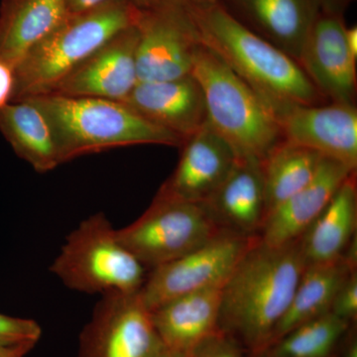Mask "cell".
I'll list each match as a JSON object with an SVG mask.
<instances>
[{
    "instance_id": "cell-1",
    "label": "cell",
    "mask_w": 357,
    "mask_h": 357,
    "mask_svg": "<svg viewBox=\"0 0 357 357\" xmlns=\"http://www.w3.org/2000/svg\"><path fill=\"white\" fill-rule=\"evenodd\" d=\"M306 266L299 241L269 246L255 236L222 289L220 332L246 354L266 351Z\"/></svg>"
},
{
    "instance_id": "cell-2",
    "label": "cell",
    "mask_w": 357,
    "mask_h": 357,
    "mask_svg": "<svg viewBox=\"0 0 357 357\" xmlns=\"http://www.w3.org/2000/svg\"><path fill=\"white\" fill-rule=\"evenodd\" d=\"M183 2L199 42L255 89L274 114L287 105L321 102L323 96L294 59L251 31L220 1Z\"/></svg>"
},
{
    "instance_id": "cell-3",
    "label": "cell",
    "mask_w": 357,
    "mask_h": 357,
    "mask_svg": "<svg viewBox=\"0 0 357 357\" xmlns=\"http://www.w3.org/2000/svg\"><path fill=\"white\" fill-rule=\"evenodd\" d=\"M50 124L60 163L133 145L182 147L184 141L143 119L126 103L45 93L27 98Z\"/></svg>"
},
{
    "instance_id": "cell-4",
    "label": "cell",
    "mask_w": 357,
    "mask_h": 357,
    "mask_svg": "<svg viewBox=\"0 0 357 357\" xmlns=\"http://www.w3.org/2000/svg\"><path fill=\"white\" fill-rule=\"evenodd\" d=\"M140 8L131 0H109L82 13H69L14 69L10 102L52 89L117 33L135 25Z\"/></svg>"
},
{
    "instance_id": "cell-5",
    "label": "cell",
    "mask_w": 357,
    "mask_h": 357,
    "mask_svg": "<svg viewBox=\"0 0 357 357\" xmlns=\"http://www.w3.org/2000/svg\"><path fill=\"white\" fill-rule=\"evenodd\" d=\"M191 75L203 89L208 126L237 158L264 161L283 140L271 107L201 42L195 51Z\"/></svg>"
},
{
    "instance_id": "cell-6",
    "label": "cell",
    "mask_w": 357,
    "mask_h": 357,
    "mask_svg": "<svg viewBox=\"0 0 357 357\" xmlns=\"http://www.w3.org/2000/svg\"><path fill=\"white\" fill-rule=\"evenodd\" d=\"M50 272L66 287L88 295L138 292L147 269L122 245L103 213L86 218L66 237Z\"/></svg>"
},
{
    "instance_id": "cell-7",
    "label": "cell",
    "mask_w": 357,
    "mask_h": 357,
    "mask_svg": "<svg viewBox=\"0 0 357 357\" xmlns=\"http://www.w3.org/2000/svg\"><path fill=\"white\" fill-rule=\"evenodd\" d=\"M222 229L204 204L155 196L141 217L116 229L117 237L147 270L191 252Z\"/></svg>"
},
{
    "instance_id": "cell-8",
    "label": "cell",
    "mask_w": 357,
    "mask_h": 357,
    "mask_svg": "<svg viewBox=\"0 0 357 357\" xmlns=\"http://www.w3.org/2000/svg\"><path fill=\"white\" fill-rule=\"evenodd\" d=\"M255 236L222 229L191 252L150 270L139 291L150 312L188 294L222 289Z\"/></svg>"
},
{
    "instance_id": "cell-9",
    "label": "cell",
    "mask_w": 357,
    "mask_h": 357,
    "mask_svg": "<svg viewBox=\"0 0 357 357\" xmlns=\"http://www.w3.org/2000/svg\"><path fill=\"white\" fill-rule=\"evenodd\" d=\"M138 29V82L167 81L190 76L199 43L184 2L156 0L140 8Z\"/></svg>"
},
{
    "instance_id": "cell-10",
    "label": "cell",
    "mask_w": 357,
    "mask_h": 357,
    "mask_svg": "<svg viewBox=\"0 0 357 357\" xmlns=\"http://www.w3.org/2000/svg\"><path fill=\"white\" fill-rule=\"evenodd\" d=\"M165 349L138 292L100 296L79 338L77 357H158Z\"/></svg>"
},
{
    "instance_id": "cell-11",
    "label": "cell",
    "mask_w": 357,
    "mask_h": 357,
    "mask_svg": "<svg viewBox=\"0 0 357 357\" xmlns=\"http://www.w3.org/2000/svg\"><path fill=\"white\" fill-rule=\"evenodd\" d=\"M283 139L357 168V109L354 103L293 105L275 112Z\"/></svg>"
},
{
    "instance_id": "cell-12",
    "label": "cell",
    "mask_w": 357,
    "mask_h": 357,
    "mask_svg": "<svg viewBox=\"0 0 357 357\" xmlns=\"http://www.w3.org/2000/svg\"><path fill=\"white\" fill-rule=\"evenodd\" d=\"M138 38L136 24L117 33L48 93L123 102L138 83Z\"/></svg>"
},
{
    "instance_id": "cell-13",
    "label": "cell",
    "mask_w": 357,
    "mask_h": 357,
    "mask_svg": "<svg viewBox=\"0 0 357 357\" xmlns=\"http://www.w3.org/2000/svg\"><path fill=\"white\" fill-rule=\"evenodd\" d=\"M237 159L232 148L206 122L185 141L177 167L157 196L204 204L225 182Z\"/></svg>"
},
{
    "instance_id": "cell-14",
    "label": "cell",
    "mask_w": 357,
    "mask_h": 357,
    "mask_svg": "<svg viewBox=\"0 0 357 357\" xmlns=\"http://www.w3.org/2000/svg\"><path fill=\"white\" fill-rule=\"evenodd\" d=\"M344 16L319 13L303 49L299 65L321 96L354 103L356 59L345 41Z\"/></svg>"
},
{
    "instance_id": "cell-15",
    "label": "cell",
    "mask_w": 357,
    "mask_h": 357,
    "mask_svg": "<svg viewBox=\"0 0 357 357\" xmlns=\"http://www.w3.org/2000/svg\"><path fill=\"white\" fill-rule=\"evenodd\" d=\"M123 103L184 142L208 122L203 89L192 75L167 81L138 82Z\"/></svg>"
},
{
    "instance_id": "cell-16",
    "label": "cell",
    "mask_w": 357,
    "mask_h": 357,
    "mask_svg": "<svg viewBox=\"0 0 357 357\" xmlns=\"http://www.w3.org/2000/svg\"><path fill=\"white\" fill-rule=\"evenodd\" d=\"M237 20L299 64L319 0H218Z\"/></svg>"
},
{
    "instance_id": "cell-17",
    "label": "cell",
    "mask_w": 357,
    "mask_h": 357,
    "mask_svg": "<svg viewBox=\"0 0 357 357\" xmlns=\"http://www.w3.org/2000/svg\"><path fill=\"white\" fill-rule=\"evenodd\" d=\"M354 173L356 171L344 164L324 157L314 178L268 213L258 238L269 246L287 245L299 241L325 210L340 185Z\"/></svg>"
},
{
    "instance_id": "cell-18",
    "label": "cell",
    "mask_w": 357,
    "mask_h": 357,
    "mask_svg": "<svg viewBox=\"0 0 357 357\" xmlns=\"http://www.w3.org/2000/svg\"><path fill=\"white\" fill-rule=\"evenodd\" d=\"M204 206L220 229L257 236L266 215L262 162L237 159L225 182Z\"/></svg>"
},
{
    "instance_id": "cell-19",
    "label": "cell",
    "mask_w": 357,
    "mask_h": 357,
    "mask_svg": "<svg viewBox=\"0 0 357 357\" xmlns=\"http://www.w3.org/2000/svg\"><path fill=\"white\" fill-rule=\"evenodd\" d=\"M220 297L222 289L201 291L180 296L150 312L165 349L189 354L220 332Z\"/></svg>"
},
{
    "instance_id": "cell-20",
    "label": "cell",
    "mask_w": 357,
    "mask_h": 357,
    "mask_svg": "<svg viewBox=\"0 0 357 357\" xmlns=\"http://www.w3.org/2000/svg\"><path fill=\"white\" fill-rule=\"evenodd\" d=\"M68 13L67 0H1L0 61L15 69Z\"/></svg>"
},
{
    "instance_id": "cell-21",
    "label": "cell",
    "mask_w": 357,
    "mask_h": 357,
    "mask_svg": "<svg viewBox=\"0 0 357 357\" xmlns=\"http://www.w3.org/2000/svg\"><path fill=\"white\" fill-rule=\"evenodd\" d=\"M356 225L357 188L354 173L299 239L307 265L342 259L356 236Z\"/></svg>"
},
{
    "instance_id": "cell-22",
    "label": "cell",
    "mask_w": 357,
    "mask_h": 357,
    "mask_svg": "<svg viewBox=\"0 0 357 357\" xmlns=\"http://www.w3.org/2000/svg\"><path fill=\"white\" fill-rule=\"evenodd\" d=\"M0 131L16 155L36 172L48 173L61 165L50 124L32 102H9L0 109Z\"/></svg>"
},
{
    "instance_id": "cell-23",
    "label": "cell",
    "mask_w": 357,
    "mask_h": 357,
    "mask_svg": "<svg viewBox=\"0 0 357 357\" xmlns=\"http://www.w3.org/2000/svg\"><path fill=\"white\" fill-rule=\"evenodd\" d=\"M356 270L344 257L337 261L307 265L269 347L293 328L330 312L338 288Z\"/></svg>"
},
{
    "instance_id": "cell-24",
    "label": "cell",
    "mask_w": 357,
    "mask_h": 357,
    "mask_svg": "<svg viewBox=\"0 0 357 357\" xmlns=\"http://www.w3.org/2000/svg\"><path fill=\"white\" fill-rule=\"evenodd\" d=\"M323 159L318 152L284 139L270 152L262 162L265 218L314 178Z\"/></svg>"
},
{
    "instance_id": "cell-25",
    "label": "cell",
    "mask_w": 357,
    "mask_h": 357,
    "mask_svg": "<svg viewBox=\"0 0 357 357\" xmlns=\"http://www.w3.org/2000/svg\"><path fill=\"white\" fill-rule=\"evenodd\" d=\"M352 326L326 312L293 328L263 352L275 357H333Z\"/></svg>"
},
{
    "instance_id": "cell-26",
    "label": "cell",
    "mask_w": 357,
    "mask_h": 357,
    "mask_svg": "<svg viewBox=\"0 0 357 357\" xmlns=\"http://www.w3.org/2000/svg\"><path fill=\"white\" fill-rule=\"evenodd\" d=\"M41 337V326L34 319L0 314V347L20 344L36 347Z\"/></svg>"
},
{
    "instance_id": "cell-27",
    "label": "cell",
    "mask_w": 357,
    "mask_h": 357,
    "mask_svg": "<svg viewBox=\"0 0 357 357\" xmlns=\"http://www.w3.org/2000/svg\"><path fill=\"white\" fill-rule=\"evenodd\" d=\"M331 312L354 325L357 318V272H351L338 288Z\"/></svg>"
},
{
    "instance_id": "cell-28",
    "label": "cell",
    "mask_w": 357,
    "mask_h": 357,
    "mask_svg": "<svg viewBox=\"0 0 357 357\" xmlns=\"http://www.w3.org/2000/svg\"><path fill=\"white\" fill-rule=\"evenodd\" d=\"M188 357H246V354L236 342L218 332L197 345Z\"/></svg>"
},
{
    "instance_id": "cell-29",
    "label": "cell",
    "mask_w": 357,
    "mask_h": 357,
    "mask_svg": "<svg viewBox=\"0 0 357 357\" xmlns=\"http://www.w3.org/2000/svg\"><path fill=\"white\" fill-rule=\"evenodd\" d=\"M14 70L0 61V109L6 107L13 98Z\"/></svg>"
},
{
    "instance_id": "cell-30",
    "label": "cell",
    "mask_w": 357,
    "mask_h": 357,
    "mask_svg": "<svg viewBox=\"0 0 357 357\" xmlns=\"http://www.w3.org/2000/svg\"><path fill=\"white\" fill-rule=\"evenodd\" d=\"M321 13L333 14V15L344 16L347 7L354 0H319Z\"/></svg>"
},
{
    "instance_id": "cell-31",
    "label": "cell",
    "mask_w": 357,
    "mask_h": 357,
    "mask_svg": "<svg viewBox=\"0 0 357 357\" xmlns=\"http://www.w3.org/2000/svg\"><path fill=\"white\" fill-rule=\"evenodd\" d=\"M338 357H357V338L354 326L349 328L338 351Z\"/></svg>"
},
{
    "instance_id": "cell-32",
    "label": "cell",
    "mask_w": 357,
    "mask_h": 357,
    "mask_svg": "<svg viewBox=\"0 0 357 357\" xmlns=\"http://www.w3.org/2000/svg\"><path fill=\"white\" fill-rule=\"evenodd\" d=\"M107 1L109 0H67L68 10L69 13H82Z\"/></svg>"
},
{
    "instance_id": "cell-33",
    "label": "cell",
    "mask_w": 357,
    "mask_h": 357,
    "mask_svg": "<svg viewBox=\"0 0 357 357\" xmlns=\"http://www.w3.org/2000/svg\"><path fill=\"white\" fill-rule=\"evenodd\" d=\"M34 347L32 344L0 347V357H25Z\"/></svg>"
},
{
    "instance_id": "cell-34",
    "label": "cell",
    "mask_w": 357,
    "mask_h": 357,
    "mask_svg": "<svg viewBox=\"0 0 357 357\" xmlns=\"http://www.w3.org/2000/svg\"><path fill=\"white\" fill-rule=\"evenodd\" d=\"M345 41L354 59H357V27H345Z\"/></svg>"
},
{
    "instance_id": "cell-35",
    "label": "cell",
    "mask_w": 357,
    "mask_h": 357,
    "mask_svg": "<svg viewBox=\"0 0 357 357\" xmlns=\"http://www.w3.org/2000/svg\"><path fill=\"white\" fill-rule=\"evenodd\" d=\"M189 354L185 352L171 351V349H164V351L158 357H188Z\"/></svg>"
},
{
    "instance_id": "cell-36",
    "label": "cell",
    "mask_w": 357,
    "mask_h": 357,
    "mask_svg": "<svg viewBox=\"0 0 357 357\" xmlns=\"http://www.w3.org/2000/svg\"><path fill=\"white\" fill-rule=\"evenodd\" d=\"M138 8H146V7L151 6L156 0H131Z\"/></svg>"
},
{
    "instance_id": "cell-37",
    "label": "cell",
    "mask_w": 357,
    "mask_h": 357,
    "mask_svg": "<svg viewBox=\"0 0 357 357\" xmlns=\"http://www.w3.org/2000/svg\"><path fill=\"white\" fill-rule=\"evenodd\" d=\"M246 357H275L272 356H269V354H265V352H261V354H246ZM333 357H338V354L337 356Z\"/></svg>"
},
{
    "instance_id": "cell-38",
    "label": "cell",
    "mask_w": 357,
    "mask_h": 357,
    "mask_svg": "<svg viewBox=\"0 0 357 357\" xmlns=\"http://www.w3.org/2000/svg\"><path fill=\"white\" fill-rule=\"evenodd\" d=\"M185 2H204V1H218V0H181Z\"/></svg>"
}]
</instances>
